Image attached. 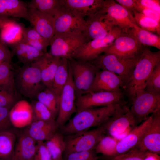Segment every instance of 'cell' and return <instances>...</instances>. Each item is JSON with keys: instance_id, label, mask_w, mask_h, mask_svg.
Segmentation results:
<instances>
[{"instance_id": "27", "label": "cell", "mask_w": 160, "mask_h": 160, "mask_svg": "<svg viewBox=\"0 0 160 160\" xmlns=\"http://www.w3.org/2000/svg\"><path fill=\"white\" fill-rule=\"evenodd\" d=\"M11 52L24 65L30 64L44 53L24 42L22 40L10 46Z\"/></svg>"}, {"instance_id": "35", "label": "cell", "mask_w": 160, "mask_h": 160, "mask_svg": "<svg viewBox=\"0 0 160 160\" xmlns=\"http://www.w3.org/2000/svg\"><path fill=\"white\" fill-rule=\"evenodd\" d=\"M135 36L143 46H152L160 49V36L141 29L139 27L127 32Z\"/></svg>"}, {"instance_id": "9", "label": "cell", "mask_w": 160, "mask_h": 160, "mask_svg": "<svg viewBox=\"0 0 160 160\" xmlns=\"http://www.w3.org/2000/svg\"><path fill=\"white\" fill-rule=\"evenodd\" d=\"M76 91V97L87 93L100 70L90 62L68 60Z\"/></svg>"}, {"instance_id": "8", "label": "cell", "mask_w": 160, "mask_h": 160, "mask_svg": "<svg viewBox=\"0 0 160 160\" xmlns=\"http://www.w3.org/2000/svg\"><path fill=\"white\" fill-rule=\"evenodd\" d=\"M105 134L102 125L92 130L66 136L64 138L66 148L63 154L94 150Z\"/></svg>"}, {"instance_id": "12", "label": "cell", "mask_w": 160, "mask_h": 160, "mask_svg": "<svg viewBox=\"0 0 160 160\" xmlns=\"http://www.w3.org/2000/svg\"><path fill=\"white\" fill-rule=\"evenodd\" d=\"M124 95L121 91L87 93L76 97V112L88 108L126 103Z\"/></svg>"}, {"instance_id": "5", "label": "cell", "mask_w": 160, "mask_h": 160, "mask_svg": "<svg viewBox=\"0 0 160 160\" xmlns=\"http://www.w3.org/2000/svg\"><path fill=\"white\" fill-rule=\"evenodd\" d=\"M87 41L82 33L54 34L50 41V52L53 56L68 60Z\"/></svg>"}, {"instance_id": "13", "label": "cell", "mask_w": 160, "mask_h": 160, "mask_svg": "<svg viewBox=\"0 0 160 160\" xmlns=\"http://www.w3.org/2000/svg\"><path fill=\"white\" fill-rule=\"evenodd\" d=\"M76 98L75 88L69 66L68 78L60 97L59 111L56 120L59 128L65 124L73 114L76 112Z\"/></svg>"}, {"instance_id": "4", "label": "cell", "mask_w": 160, "mask_h": 160, "mask_svg": "<svg viewBox=\"0 0 160 160\" xmlns=\"http://www.w3.org/2000/svg\"><path fill=\"white\" fill-rule=\"evenodd\" d=\"M126 104H116L113 114L103 124L105 134L119 140L138 124Z\"/></svg>"}, {"instance_id": "36", "label": "cell", "mask_w": 160, "mask_h": 160, "mask_svg": "<svg viewBox=\"0 0 160 160\" xmlns=\"http://www.w3.org/2000/svg\"><path fill=\"white\" fill-rule=\"evenodd\" d=\"M119 140L109 135H105L100 140L94 151L97 154L101 153L103 159L114 157L115 154L117 144Z\"/></svg>"}, {"instance_id": "44", "label": "cell", "mask_w": 160, "mask_h": 160, "mask_svg": "<svg viewBox=\"0 0 160 160\" xmlns=\"http://www.w3.org/2000/svg\"><path fill=\"white\" fill-rule=\"evenodd\" d=\"M16 95L0 89V107L10 110L16 103Z\"/></svg>"}, {"instance_id": "51", "label": "cell", "mask_w": 160, "mask_h": 160, "mask_svg": "<svg viewBox=\"0 0 160 160\" xmlns=\"http://www.w3.org/2000/svg\"><path fill=\"white\" fill-rule=\"evenodd\" d=\"M15 21V20L12 19L0 17V30L8 24Z\"/></svg>"}, {"instance_id": "46", "label": "cell", "mask_w": 160, "mask_h": 160, "mask_svg": "<svg viewBox=\"0 0 160 160\" xmlns=\"http://www.w3.org/2000/svg\"><path fill=\"white\" fill-rule=\"evenodd\" d=\"M136 3L137 12L160 22V13L151 9L143 7Z\"/></svg>"}, {"instance_id": "18", "label": "cell", "mask_w": 160, "mask_h": 160, "mask_svg": "<svg viewBox=\"0 0 160 160\" xmlns=\"http://www.w3.org/2000/svg\"><path fill=\"white\" fill-rule=\"evenodd\" d=\"M26 20L41 36L50 41L55 32L53 17L37 9L28 7Z\"/></svg>"}, {"instance_id": "14", "label": "cell", "mask_w": 160, "mask_h": 160, "mask_svg": "<svg viewBox=\"0 0 160 160\" xmlns=\"http://www.w3.org/2000/svg\"><path fill=\"white\" fill-rule=\"evenodd\" d=\"M56 33H82L86 28L84 18L64 5L54 17Z\"/></svg>"}, {"instance_id": "10", "label": "cell", "mask_w": 160, "mask_h": 160, "mask_svg": "<svg viewBox=\"0 0 160 160\" xmlns=\"http://www.w3.org/2000/svg\"><path fill=\"white\" fill-rule=\"evenodd\" d=\"M144 47L132 34L122 31L103 52L112 54L123 59L137 60L140 57Z\"/></svg>"}, {"instance_id": "24", "label": "cell", "mask_w": 160, "mask_h": 160, "mask_svg": "<svg viewBox=\"0 0 160 160\" xmlns=\"http://www.w3.org/2000/svg\"><path fill=\"white\" fill-rule=\"evenodd\" d=\"M59 128L56 121H46L33 120L24 130L36 142H44L50 139Z\"/></svg>"}, {"instance_id": "47", "label": "cell", "mask_w": 160, "mask_h": 160, "mask_svg": "<svg viewBox=\"0 0 160 160\" xmlns=\"http://www.w3.org/2000/svg\"><path fill=\"white\" fill-rule=\"evenodd\" d=\"M13 55L11 51L0 38V62H11Z\"/></svg>"}, {"instance_id": "37", "label": "cell", "mask_w": 160, "mask_h": 160, "mask_svg": "<svg viewBox=\"0 0 160 160\" xmlns=\"http://www.w3.org/2000/svg\"><path fill=\"white\" fill-rule=\"evenodd\" d=\"M133 16L139 27L160 36V22L137 12L134 13Z\"/></svg>"}, {"instance_id": "22", "label": "cell", "mask_w": 160, "mask_h": 160, "mask_svg": "<svg viewBox=\"0 0 160 160\" xmlns=\"http://www.w3.org/2000/svg\"><path fill=\"white\" fill-rule=\"evenodd\" d=\"M9 116L13 126L17 128L27 127L33 120L31 104L25 100L16 102L10 110Z\"/></svg>"}, {"instance_id": "29", "label": "cell", "mask_w": 160, "mask_h": 160, "mask_svg": "<svg viewBox=\"0 0 160 160\" xmlns=\"http://www.w3.org/2000/svg\"><path fill=\"white\" fill-rule=\"evenodd\" d=\"M23 26L16 21L8 24L0 29V39L7 46L20 42L23 39Z\"/></svg>"}, {"instance_id": "2", "label": "cell", "mask_w": 160, "mask_h": 160, "mask_svg": "<svg viewBox=\"0 0 160 160\" xmlns=\"http://www.w3.org/2000/svg\"><path fill=\"white\" fill-rule=\"evenodd\" d=\"M160 62V51L152 52L147 46L136 63L130 78L124 89L131 101L136 92L144 88L154 68Z\"/></svg>"}, {"instance_id": "6", "label": "cell", "mask_w": 160, "mask_h": 160, "mask_svg": "<svg viewBox=\"0 0 160 160\" xmlns=\"http://www.w3.org/2000/svg\"><path fill=\"white\" fill-rule=\"evenodd\" d=\"M139 59H125L112 54L105 53L89 62L100 70L108 71L119 76L123 82L124 89Z\"/></svg>"}, {"instance_id": "7", "label": "cell", "mask_w": 160, "mask_h": 160, "mask_svg": "<svg viewBox=\"0 0 160 160\" xmlns=\"http://www.w3.org/2000/svg\"><path fill=\"white\" fill-rule=\"evenodd\" d=\"M130 111L138 124L160 109V93L145 89L138 90L131 101Z\"/></svg>"}, {"instance_id": "39", "label": "cell", "mask_w": 160, "mask_h": 160, "mask_svg": "<svg viewBox=\"0 0 160 160\" xmlns=\"http://www.w3.org/2000/svg\"><path fill=\"white\" fill-rule=\"evenodd\" d=\"M144 89L160 93V62L156 66L152 72Z\"/></svg>"}, {"instance_id": "54", "label": "cell", "mask_w": 160, "mask_h": 160, "mask_svg": "<svg viewBox=\"0 0 160 160\" xmlns=\"http://www.w3.org/2000/svg\"><path fill=\"white\" fill-rule=\"evenodd\" d=\"M2 63L0 62V64H1Z\"/></svg>"}, {"instance_id": "42", "label": "cell", "mask_w": 160, "mask_h": 160, "mask_svg": "<svg viewBox=\"0 0 160 160\" xmlns=\"http://www.w3.org/2000/svg\"><path fill=\"white\" fill-rule=\"evenodd\" d=\"M23 35L30 39L40 42L47 48L50 45V41L43 38L33 28L23 26Z\"/></svg>"}, {"instance_id": "33", "label": "cell", "mask_w": 160, "mask_h": 160, "mask_svg": "<svg viewBox=\"0 0 160 160\" xmlns=\"http://www.w3.org/2000/svg\"><path fill=\"white\" fill-rule=\"evenodd\" d=\"M36 98L57 118L59 111L60 97L51 88L45 87L38 93Z\"/></svg>"}, {"instance_id": "1", "label": "cell", "mask_w": 160, "mask_h": 160, "mask_svg": "<svg viewBox=\"0 0 160 160\" xmlns=\"http://www.w3.org/2000/svg\"><path fill=\"white\" fill-rule=\"evenodd\" d=\"M116 104L88 108L76 112L73 117L59 128L60 132L63 135H69L102 125L113 114Z\"/></svg>"}, {"instance_id": "3", "label": "cell", "mask_w": 160, "mask_h": 160, "mask_svg": "<svg viewBox=\"0 0 160 160\" xmlns=\"http://www.w3.org/2000/svg\"><path fill=\"white\" fill-rule=\"evenodd\" d=\"M14 79L16 91L30 99L36 98L38 93L46 87L42 81L40 70L33 62L17 70Z\"/></svg>"}, {"instance_id": "28", "label": "cell", "mask_w": 160, "mask_h": 160, "mask_svg": "<svg viewBox=\"0 0 160 160\" xmlns=\"http://www.w3.org/2000/svg\"><path fill=\"white\" fill-rule=\"evenodd\" d=\"M17 137L11 129L0 132V160H12Z\"/></svg>"}, {"instance_id": "11", "label": "cell", "mask_w": 160, "mask_h": 160, "mask_svg": "<svg viewBox=\"0 0 160 160\" xmlns=\"http://www.w3.org/2000/svg\"><path fill=\"white\" fill-rule=\"evenodd\" d=\"M122 32L120 28L115 26L105 37L86 42L76 51L72 58L85 62L93 60L111 45Z\"/></svg>"}, {"instance_id": "40", "label": "cell", "mask_w": 160, "mask_h": 160, "mask_svg": "<svg viewBox=\"0 0 160 160\" xmlns=\"http://www.w3.org/2000/svg\"><path fill=\"white\" fill-rule=\"evenodd\" d=\"M100 157L97 156L94 150H92L64 153L62 160H99Z\"/></svg>"}, {"instance_id": "38", "label": "cell", "mask_w": 160, "mask_h": 160, "mask_svg": "<svg viewBox=\"0 0 160 160\" xmlns=\"http://www.w3.org/2000/svg\"><path fill=\"white\" fill-rule=\"evenodd\" d=\"M31 104L33 111V120L46 121H56V118L51 111L38 101H34Z\"/></svg>"}, {"instance_id": "30", "label": "cell", "mask_w": 160, "mask_h": 160, "mask_svg": "<svg viewBox=\"0 0 160 160\" xmlns=\"http://www.w3.org/2000/svg\"><path fill=\"white\" fill-rule=\"evenodd\" d=\"M11 63L5 61L0 64V89L16 96L14 73Z\"/></svg>"}, {"instance_id": "49", "label": "cell", "mask_w": 160, "mask_h": 160, "mask_svg": "<svg viewBox=\"0 0 160 160\" xmlns=\"http://www.w3.org/2000/svg\"><path fill=\"white\" fill-rule=\"evenodd\" d=\"M116 2L133 15L136 12V4L135 0H115Z\"/></svg>"}, {"instance_id": "41", "label": "cell", "mask_w": 160, "mask_h": 160, "mask_svg": "<svg viewBox=\"0 0 160 160\" xmlns=\"http://www.w3.org/2000/svg\"><path fill=\"white\" fill-rule=\"evenodd\" d=\"M146 152L134 148L124 153L111 158L99 160H144Z\"/></svg>"}, {"instance_id": "50", "label": "cell", "mask_w": 160, "mask_h": 160, "mask_svg": "<svg viewBox=\"0 0 160 160\" xmlns=\"http://www.w3.org/2000/svg\"><path fill=\"white\" fill-rule=\"evenodd\" d=\"M22 41L37 50L45 53L47 52V47L40 42L30 39L23 36Z\"/></svg>"}, {"instance_id": "20", "label": "cell", "mask_w": 160, "mask_h": 160, "mask_svg": "<svg viewBox=\"0 0 160 160\" xmlns=\"http://www.w3.org/2000/svg\"><path fill=\"white\" fill-rule=\"evenodd\" d=\"M152 117V115L149 116L119 141L114 156L125 153L136 147L151 123Z\"/></svg>"}, {"instance_id": "43", "label": "cell", "mask_w": 160, "mask_h": 160, "mask_svg": "<svg viewBox=\"0 0 160 160\" xmlns=\"http://www.w3.org/2000/svg\"><path fill=\"white\" fill-rule=\"evenodd\" d=\"M33 160H52L44 142H37L36 151Z\"/></svg>"}, {"instance_id": "16", "label": "cell", "mask_w": 160, "mask_h": 160, "mask_svg": "<svg viewBox=\"0 0 160 160\" xmlns=\"http://www.w3.org/2000/svg\"><path fill=\"white\" fill-rule=\"evenodd\" d=\"M85 30L82 32L87 42L105 37L115 26V23L100 11L94 15L87 17Z\"/></svg>"}, {"instance_id": "25", "label": "cell", "mask_w": 160, "mask_h": 160, "mask_svg": "<svg viewBox=\"0 0 160 160\" xmlns=\"http://www.w3.org/2000/svg\"><path fill=\"white\" fill-rule=\"evenodd\" d=\"M64 5L83 17L93 16L101 9L103 0H63Z\"/></svg>"}, {"instance_id": "26", "label": "cell", "mask_w": 160, "mask_h": 160, "mask_svg": "<svg viewBox=\"0 0 160 160\" xmlns=\"http://www.w3.org/2000/svg\"><path fill=\"white\" fill-rule=\"evenodd\" d=\"M28 7L20 0H0V17L23 18L27 20Z\"/></svg>"}, {"instance_id": "34", "label": "cell", "mask_w": 160, "mask_h": 160, "mask_svg": "<svg viewBox=\"0 0 160 160\" xmlns=\"http://www.w3.org/2000/svg\"><path fill=\"white\" fill-rule=\"evenodd\" d=\"M44 142L52 160L62 158L66 144L63 135L60 132L57 131Z\"/></svg>"}, {"instance_id": "53", "label": "cell", "mask_w": 160, "mask_h": 160, "mask_svg": "<svg viewBox=\"0 0 160 160\" xmlns=\"http://www.w3.org/2000/svg\"><path fill=\"white\" fill-rule=\"evenodd\" d=\"M62 160V159H56V160Z\"/></svg>"}, {"instance_id": "23", "label": "cell", "mask_w": 160, "mask_h": 160, "mask_svg": "<svg viewBox=\"0 0 160 160\" xmlns=\"http://www.w3.org/2000/svg\"><path fill=\"white\" fill-rule=\"evenodd\" d=\"M61 58L52 56L46 52L34 61L39 68L42 81L47 87L51 88L54 78Z\"/></svg>"}, {"instance_id": "48", "label": "cell", "mask_w": 160, "mask_h": 160, "mask_svg": "<svg viewBox=\"0 0 160 160\" xmlns=\"http://www.w3.org/2000/svg\"><path fill=\"white\" fill-rule=\"evenodd\" d=\"M135 1L137 4L160 13V0H135Z\"/></svg>"}, {"instance_id": "19", "label": "cell", "mask_w": 160, "mask_h": 160, "mask_svg": "<svg viewBox=\"0 0 160 160\" xmlns=\"http://www.w3.org/2000/svg\"><path fill=\"white\" fill-rule=\"evenodd\" d=\"M123 87V82L119 76L108 71L100 70L96 72L87 92H119Z\"/></svg>"}, {"instance_id": "31", "label": "cell", "mask_w": 160, "mask_h": 160, "mask_svg": "<svg viewBox=\"0 0 160 160\" xmlns=\"http://www.w3.org/2000/svg\"><path fill=\"white\" fill-rule=\"evenodd\" d=\"M64 5L63 0H32L27 7L54 17Z\"/></svg>"}, {"instance_id": "17", "label": "cell", "mask_w": 160, "mask_h": 160, "mask_svg": "<svg viewBox=\"0 0 160 160\" xmlns=\"http://www.w3.org/2000/svg\"><path fill=\"white\" fill-rule=\"evenodd\" d=\"M152 120L140 142L134 148L160 154V109L152 114Z\"/></svg>"}, {"instance_id": "45", "label": "cell", "mask_w": 160, "mask_h": 160, "mask_svg": "<svg viewBox=\"0 0 160 160\" xmlns=\"http://www.w3.org/2000/svg\"><path fill=\"white\" fill-rule=\"evenodd\" d=\"M9 111L7 108L0 107V132L11 130L13 126L10 119Z\"/></svg>"}, {"instance_id": "15", "label": "cell", "mask_w": 160, "mask_h": 160, "mask_svg": "<svg viewBox=\"0 0 160 160\" xmlns=\"http://www.w3.org/2000/svg\"><path fill=\"white\" fill-rule=\"evenodd\" d=\"M100 11L114 21L123 32L127 33L138 27L133 15L115 0H103Z\"/></svg>"}, {"instance_id": "32", "label": "cell", "mask_w": 160, "mask_h": 160, "mask_svg": "<svg viewBox=\"0 0 160 160\" xmlns=\"http://www.w3.org/2000/svg\"><path fill=\"white\" fill-rule=\"evenodd\" d=\"M68 74V60L65 58H61L51 88L59 97L63 88L67 82Z\"/></svg>"}, {"instance_id": "52", "label": "cell", "mask_w": 160, "mask_h": 160, "mask_svg": "<svg viewBox=\"0 0 160 160\" xmlns=\"http://www.w3.org/2000/svg\"><path fill=\"white\" fill-rule=\"evenodd\" d=\"M158 154L147 152L144 160H160V156Z\"/></svg>"}, {"instance_id": "21", "label": "cell", "mask_w": 160, "mask_h": 160, "mask_svg": "<svg viewBox=\"0 0 160 160\" xmlns=\"http://www.w3.org/2000/svg\"><path fill=\"white\" fill-rule=\"evenodd\" d=\"M17 135L12 160H33L37 142L24 129Z\"/></svg>"}]
</instances>
